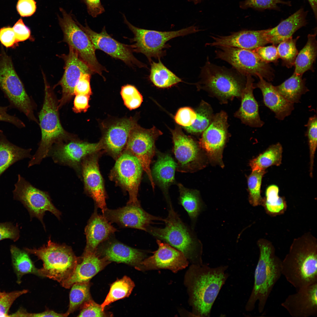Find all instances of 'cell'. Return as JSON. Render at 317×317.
Wrapping results in <instances>:
<instances>
[{
	"mask_svg": "<svg viewBox=\"0 0 317 317\" xmlns=\"http://www.w3.org/2000/svg\"><path fill=\"white\" fill-rule=\"evenodd\" d=\"M227 265L210 267L191 264L186 272L184 283L194 316L210 317L212 306L228 278Z\"/></svg>",
	"mask_w": 317,
	"mask_h": 317,
	"instance_id": "1",
	"label": "cell"
},
{
	"mask_svg": "<svg viewBox=\"0 0 317 317\" xmlns=\"http://www.w3.org/2000/svg\"><path fill=\"white\" fill-rule=\"evenodd\" d=\"M281 274L296 290L317 282V245L307 233L294 240L282 261Z\"/></svg>",
	"mask_w": 317,
	"mask_h": 317,
	"instance_id": "2",
	"label": "cell"
},
{
	"mask_svg": "<svg viewBox=\"0 0 317 317\" xmlns=\"http://www.w3.org/2000/svg\"><path fill=\"white\" fill-rule=\"evenodd\" d=\"M259 255L254 274L253 287L245 306V310L253 311L257 302L259 313L264 311L269 295L281 274V260L275 254L269 241L258 240Z\"/></svg>",
	"mask_w": 317,
	"mask_h": 317,
	"instance_id": "3",
	"label": "cell"
},
{
	"mask_svg": "<svg viewBox=\"0 0 317 317\" xmlns=\"http://www.w3.org/2000/svg\"><path fill=\"white\" fill-rule=\"evenodd\" d=\"M44 80V100L39 115L41 139L37 149L28 162V167L40 164L48 157L50 150L55 144L77 137L67 131L62 126L59 117L58 101L45 79Z\"/></svg>",
	"mask_w": 317,
	"mask_h": 317,
	"instance_id": "4",
	"label": "cell"
},
{
	"mask_svg": "<svg viewBox=\"0 0 317 317\" xmlns=\"http://www.w3.org/2000/svg\"><path fill=\"white\" fill-rule=\"evenodd\" d=\"M168 205V215L163 219L164 227L150 225L146 232L181 252L191 264H202L203 247L200 241L181 220L171 203Z\"/></svg>",
	"mask_w": 317,
	"mask_h": 317,
	"instance_id": "5",
	"label": "cell"
},
{
	"mask_svg": "<svg viewBox=\"0 0 317 317\" xmlns=\"http://www.w3.org/2000/svg\"><path fill=\"white\" fill-rule=\"evenodd\" d=\"M24 249L43 262L42 267L38 269V276L60 284L70 277L81 260V257L76 256L70 247L55 243L50 239L46 244L38 249Z\"/></svg>",
	"mask_w": 317,
	"mask_h": 317,
	"instance_id": "6",
	"label": "cell"
},
{
	"mask_svg": "<svg viewBox=\"0 0 317 317\" xmlns=\"http://www.w3.org/2000/svg\"><path fill=\"white\" fill-rule=\"evenodd\" d=\"M198 85L225 103L235 97H241L246 77L237 71L214 64L208 57L202 67Z\"/></svg>",
	"mask_w": 317,
	"mask_h": 317,
	"instance_id": "7",
	"label": "cell"
},
{
	"mask_svg": "<svg viewBox=\"0 0 317 317\" xmlns=\"http://www.w3.org/2000/svg\"><path fill=\"white\" fill-rule=\"evenodd\" d=\"M124 22L134 34L130 45L133 52L141 53L147 57L150 63L152 58L160 59L166 54V48L169 47L166 43L174 38L184 36L199 31L196 26H191L176 31H162L147 30L135 27L127 19L124 15Z\"/></svg>",
	"mask_w": 317,
	"mask_h": 317,
	"instance_id": "8",
	"label": "cell"
},
{
	"mask_svg": "<svg viewBox=\"0 0 317 317\" xmlns=\"http://www.w3.org/2000/svg\"><path fill=\"white\" fill-rule=\"evenodd\" d=\"M0 88L9 102L10 107L39 124L34 114L33 101L16 73L11 58L4 52L0 55Z\"/></svg>",
	"mask_w": 317,
	"mask_h": 317,
	"instance_id": "9",
	"label": "cell"
},
{
	"mask_svg": "<svg viewBox=\"0 0 317 317\" xmlns=\"http://www.w3.org/2000/svg\"><path fill=\"white\" fill-rule=\"evenodd\" d=\"M60 10L62 16H59L58 19L63 32L64 41L69 47L77 52L79 57L92 73H97L104 77L102 72L108 71L98 62L95 55L96 49L88 36L70 14L61 8Z\"/></svg>",
	"mask_w": 317,
	"mask_h": 317,
	"instance_id": "10",
	"label": "cell"
},
{
	"mask_svg": "<svg viewBox=\"0 0 317 317\" xmlns=\"http://www.w3.org/2000/svg\"><path fill=\"white\" fill-rule=\"evenodd\" d=\"M218 48L215 51L216 58L229 63L241 75L245 77L250 75L272 80V68L253 50L226 46Z\"/></svg>",
	"mask_w": 317,
	"mask_h": 317,
	"instance_id": "11",
	"label": "cell"
},
{
	"mask_svg": "<svg viewBox=\"0 0 317 317\" xmlns=\"http://www.w3.org/2000/svg\"><path fill=\"white\" fill-rule=\"evenodd\" d=\"M102 149L101 141L97 143H90L77 137L54 144L48 157H51L56 163L72 168L81 178V163L83 159Z\"/></svg>",
	"mask_w": 317,
	"mask_h": 317,
	"instance_id": "12",
	"label": "cell"
},
{
	"mask_svg": "<svg viewBox=\"0 0 317 317\" xmlns=\"http://www.w3.org/2000/svg\"><path fill=\"white\" fill-rule=\"evenodd\" d=\"M162 134V132L155 127L145 129L136 124L130 132L124 149L139 160L148 177L153 190L155 184L150 164L155 154L156 141Z\"/></svg>",
	"mask_w": 317,
	"mask_h": 317,
	"instance_id": "13",
	"label": "cell"
},
{
	"mask_svg": "<svg viewBox=\"0 0 317 317\" xmlns=\"http://www.w3.org/2000/svg\"><path fill=\"white\" fill-rule=\"evenodd\" d=\"M13 192L14 199L20 201L31 216L38 219L44 227L43 218L46 211L50 212L60 219L61 213L52 203L48 193L34 187L19 174Z\"/></svg>",
	"mask_w": 317,
	"mask_h": 317,
	"instance_id": "14",
	"label": "cell"
},
{
	"mask_svg": "<svg viewBox=\"0 0 317 317\" xmlns=\"http://www.w3.org/2000/svg\"><path fill=\"white\" fill-rule=\"evenodd\" d=\"M142 170L138 159L127 151H124L117 158L110 177L128 193L129 199L127 203H140L137 195Z\"/></svg>",
	"mask_w": 317,
	"mask_h": 317,
	"instance_id": "15",
	"label": "cell"
},
{
	"mask_svg": "<svg viewBox=\"0 0 317 317\" xmlns=\"http://www.w3.org/2000/svg\"><path fill=\"white\" fill-rule=\"evenodd\" d=\"M76 22L88 36L96 49L100 50L131 67H147L146 65L134 57L130 45L124 44L113 38L107 33L105 27L100 32L98 33L92 30L86 24L84 26Z\"/></svg>",
	"mask_w": 317,
	"mask_h": 317,
	"instance_id": "16",
	"label": "cell"
},
{
	"mask_svg": "<svg viewBox=\"0 0 317 317\" xmlns=\"http://www.w3.org/2000/svg\"><path fill=\"white\" fill-rule=\"evenodd\" d=\"M102 213L111 223H115L122 227L146 232L148 227L155 221H163L161 217L152 215L145 211L140 203H127L125 206L115 209L107 208Z\"/></svg>",
	"mask_w": 317,
	"mask_h": 317,
	"instance_id": "17",
	"label": "cell"
},
{
	"mask_svg": "<svg viewBox=\"0 0 317 317\" xmlns=\"http://www.w3.org/2000/svg\"><path fill=\"white\" fill-rule=\"evenodd\" d=\"M156 242L158 249L152 255L144 259L136 269L144 271L165 269L176 273L188 266L189 262L181 252L160 240L157 239Z\"/></svg>",
	"mask_w": 317,
	"mask_h": 317,
	"instance_id": "18",
	"label": "cell"
},
{
	"mask_svg": "<svg viewBox=\"0 0 317 317\" xmlns=\"http://www.w3.org/2000/svg\"><path fill=\"white\" fill-rule=\"evenodd\" d=\"M173 144V152L177 161V171L181 172H193L200 166L199 146L194 140L176 127L171 130Z\"/></svg>",
	"mask_w": 317,
	"mask_h": 317,
	"instance_id": "19",
	"label": "cell"
},
{
	"mask_svg": "<svg viewBox=\"0 0 317 317\" xmlns=\"http://www.w3.org/2000/svg\"><path fill=\"white\" fill-rule=\"evenodd\" d=\"M227 117L223 111L214 115L211 123L203 132L199 143L212 160L220 163L227 137Z\"/></svg>",
	"mask_w": 317,
	"mask_h": 317,
	"instance_id": "20",
	"label": "cell"
},
{
	"mask_svg": "<svg viewBox=\"0 0 317 317\" xmlns=\"http://www.w3.org/2000/svg\"><path fill=\"white\" fill-rule=\"evenodd\" d=\"M97 153L85 157L81 163V178L85 192L92 198L97 208L102 212L107 208L106 196L98 164Z\"/></svg>",
	"mask_w": 317,
	"mask_h": 317,
	"instance_id": "21",
	"label": "cell"
},
{
	"mask_svg": "<svg viewBox=\"0 0 317 317\" xmlns=\"http://www.w3.org/2000/svg\"><path fill=\"white\" fill-rule=\"evenodd\" d=\"M68 54L64 56L65 70L58 85L62 87L61 98L58 101V107L60 108L69 102L75 95L74 89L81 75L84 73H92L88 66L80 59L77 52L69 47Z\"/></svg>",
	"mask_w": 317,
	"mask_h": 317,
	"instance_id": "22",
	"label": "cell"
},
{
	"mask_svg": "<svg viewBox=\"0 0 317 317\" xmlns=\"http://www.w3.org/2000/svg\"><path fill=\"white\" fill-rule=\"evenodd\" d=\"M108 261L124 263L138 267L146 258L145 251L130 247L111 236L100 244L95 251Z\"/></svg>",
	"mask_w": 317,
	"mask_h": 317,
	"instance_id": "23",
	"label": "cell"
},
{
	"mask_svg": "<svg viewBox=\"0 0 317 317\" xmlns=\"http://www.w3.org/2000/svg\"><path fill=\"white\" fill-rule=\"evenodd\" d=\"M291 316L316 317L317 316V282L297 290L281 303Z\"/></svg>",
	"mask_w": 317,
	"mask_h": 317,
	"instance_id": "24",
	"label": "cell"
},
{
	"mask_svg": "<svg viewBox=\"0 0 317 317\" xmlns=\"http://www.w3.org/2000/svg\"><path fill=\"white\" fill-rule=\"evenodd\" d=\"M137 124L132 118H124L110 125L101 140L103 149L117 158L123 152L130 132Z\"/></svg>",
	"mask_w": 317,
	"mask_h": 317,
	"instance_id": "25",
	"label": "cell"
},
{
	"mask_svg": "<svg viewBox=\"0 0 317 317\" xmlns=\"http://www.w3.org/2000/svg\"><path fill=\"white\" fill-rule=\"evenodd\" d=\"M265 30H243L227 36H211L213 41L206 45L210 47L226 46L254 50L269 43L264 34Z\"/></svg>",
	"mask_w": 317,
	"mask_h": 317,
	"instance_id": "26",
	"label": "cell"
},
{
	"mask_svg": "<svg viewBox=\"0 0 317 317\" xmlns=\"http://www.w3.org/2000/svg\"><path fill=\"white\" fill-rule=\"evenodd\" d=\"M110 262L95 251L84 250L81 260L72 274L60 284L63 287L69 289L75 283L89 282Z\"/></svg>",
	"mask_w": 317,
	"mask_h": 317,
	"instance_id": "27",
	"label": "cell"
},
{
	"mask_svg": "<svg viewBox=\"0 0 317 317\" xmlns=\"http://www.w3.org/2000/svg\"><path fill=\"white\" fill-rule=\"evenodd\" d=\"M246 79L241 96V105L235 115L246 125L252 127H261L264 122L260 119L258 104L253 94L255 88L253 83L254 80L250 75L246 76Z\"/></svg>",
	"mask_w": 317,
	"mask_h": 317,
	"instance_id": "28",
	"label": "cell"
},
{
	"mask_svg": "<svg viewBox=\"0 0 317 317\" xmlns=\"http://www.w3.org/2000/svg\"><path fill=\"white\" fill-rule=\"evenodd\" d=\"M117 231L103 215L98 213L95 208L85 228L86 245L84 250L95 251L100 244Z\"/></svg>",
	"mask_w": 317,
	"mask_h": 317,
	"instance_id": "29",
	"label": "cell"
},
{
	"mask_svg": "<svg viewBox=\"0 0 317 317\" xmlns=\"http://www.w3.org/2000/svg\"><path fill=\"white\" fill-rule=\"evenodd\" d=\"M307 12L301 8L276 27L265 30L269 43L276 45L291 37L296 31L306 24Z\"/></svg>",
	"mask_w": 317,
	"mask_h": 317,
	"instance_id": "30",
	"label": "cell"
},
{
	"mask_svg": "<svg viewBox=\"0 0 317 317\" xmlns=\"http://www.w3.org/2000/svg\"><path fill=\"white\" fill-rule=\"evenodd\" d=\"M259 78V81L254 86L261 90L265 105L275 114L276 118L283 120L294 110V104L283 97L271 83L262 77Z\"/></svg>",
	"mask_w": 317,
	"mask_h": 317,
	"instance_id": "31",
	"label": "cell"
},
{
	"mask_svg": "<svg viewBox=\"0 0 317 317\" xmlns=\"http://www.w3.org/2000/svg\"><path fill=\"white\" fill-rule=\"evenodd\" d=\"M157 159L152 167L151 175L154 182L162 190L168 204L171 203L169 197V187L175 183L176 163L169 154L157 152Z\"/></svg>",
	"mask_w": 317,
	"mask_h": 317,
	"instance_id": "32",
	"label": "cell"
},
{
	"mask_svg": "<svg viewBox=\"0 0 317 317\" xmlns=\"http://www.w3.org/2000/svg\"><path fill=\"white\" fill-rule=\"evenodd\" d=\"M31 149L20 147L10 142L0 130V176L10 166L25 158H31Z\"/></svg>",
	"mask_w": 317,
	"mask_h": 317,
	"instance_id": "33",
	"label": "cell"
},
{
	"mask_svg": "<svg viewBox=\"0 0 317 317\" xmlns=\"http://www.w3.org/2000/svg\"><path fill=\"white\" fill-rule=\"evenodd\" d=\"M12 265L16 278V282L20 284L22 278L25 275L32 274L38 276V269L36 268L28 253L15 245L10 246Z\"/></svg>",
	"mask_w": 317,
	"mask_h": 317,
	"instance_id": "34",
	"label": "cell"
},
{
	"mask_svg": "<svg viewBox=\"0 0 317 317\" xmlns=\"http://www.w3.org/2000/svg\"><path fill=\"white\" fill-rule=\"evenodd\" d=\"M302 76L294 72L281 84L275 86L277 91L289 102L293 104L300 102L301 96L309 91Z\"/></svg>",
	"mask_w": 317,
	"mask_h": 317,
	"instance_id": "35",
	"label": "cell"
},
{
	"mask_svg": "<svg viewBox=\"0 0 317 317\" xmlns=\"http://www.w3.org/2000/svg\"><path fill=\"white\" fill-rule=\"evenodd\" d=\"M316 32L308 36V40L303 48L298 53L294 65V72L302 76L306 71L312 68L317 55Z\"/></svg>",
	"mask_w": 317,
	"mask_h": 317,
	"instance_id": "36",
	"label": "cell"
},
{
	"mask_svg": "<svg viewBox=\"0 0 317 317\" xmlns=\"http://www.w3.org/2000/svg\"><path fill=\"white\" fill-rule=\"evenodd\" d=\"M158 62L150 63L151 68L149 76L151 82L160 88L171 87L182 81V80L168 68L158 59Z\"/></svg>",
	"mask_w": 317,
	"mask_h": 317,
	"instance_id": "37",
	"label": "cell"
},
{
	"mask_svg": "<svg viewBox=\"0 0 317 317\" xmlns=\"http://www.w3.org/2000/svg\"><path fill=\"white\" fill-rule=\"evenodd\" d=\"M177 185L180 193L179 203L187 212L191 220L195 222L204 207L199 193L196 190L185 187L181 183H178Z\"/></svg>",
	"mask_w": 317,
	"mask_h": 317,
	"instance_id": "38",
	"label": "cell"
},
{
	"mask_svg": "<svg viewBox=\"0 0 317 317\" xmlns=\"http://www.w3.org/2000/svg\"><path fill=\"white\" fill-rule=\"evenodd\" d=\"M282 151V146L279 143L270 146L250 161L249 165L252 171L265 170L272 166H279L281 163Z\"/></svg>",
	"mask_w": 317,
	"mask_h": 317,
	"instance_id": "39",
	"label": "cell"
},
{
	"mask_svg": "<svg viewBox=\"0 0 317 317\" xmlns=\"http://www.w3.org/2000/svg\"><path fill=\"white\" fill-rule=\"evenodd\" d=\"M279 188L275 185L269 186L265 192L262 205L266 213L271 216H276L284 213L287 205L284 197L279 195Z\"/></svg>",
	"mask_w": 317,
	"mask_h": 317,
	"instance_id": "40",
	"label": "cell"
},
{
	"mask_svg": "<svg viewBox=\"0 0 317 317\" xmlns=\"http://www.w3.org/2000/svg\"><path fill=\"white\" fill-rule=\"evenodd\" d=\"M134 286V282L127 276L117 280L111 285L109 292L101 305L102 309L104 310L105 306L114 301L128 297Z\"/></svg>",
	"mask_w": 317,
	"mask_h": 317,
	"instance_id": "41",
	"label": "cell"
},
{
	"mask_svg": "<svg viewBox=\"0 0 317 317\" xmlns=\"http://www.w3.org/2000/svg\"><path fill=\"white\" fill-rule=\"evenodd\" d=\"M90 286L89 281L75 283L71 286L69 294V304L66 312L68 316L80 309L85 302L91 299Z\"/></svg>",
	"mask_w": 317,
	"mask_h": 317,
	"instance_id": "42",
	"label": "cell"
},
{
	"mask_svg": "<svg viewBox=\"0 0 317 317\" xmlns=\"http://www.w3.org/2000/svg\"><path fill=\"white\" fill-rule=\"evenodd\" d=\"M196 113V118L194 123L189 126L184 127L190 133L203 132L210 125L214 116L211 107L204 101H202Z\"/></svg>",
	"mask_w": 317,
	"mask_h": 317,
	"instance_id": "43",
	"label": "cell"
},
{
	"mask_svg": "<svg viewBox=\"0 0 317 317\" xmlns=\"http://www.w3.org/2000/svg\"><path fill=\"white\" fill-rule=\"evenodd\" d=\"M266 173L264 170L252 171L248 178L249 202L254 207L262 205L263 198L261 195V186L262 178Z\"/></svg>",
	"mask_w": 317,
	"mask_h": 317,
	"instance_id": "44",
	"label": "cell"
},
{
	"mask_svg": "<svg viewBox=\"0 0 317 317\" xmlns=\"http://www.w3.org/2000/svg\"><path fill=\"white\" fill-rule=\"evenodd\" d=\"M297 38L293 39L291 37L279 43L277 48L279 58L288 68L294 65L298 53L296 45Z\"/></svg>",
	"mask_w": 317,
	"mask_h": 317,
	"instance_id": "45",
	"label": "cell"
},
{
	"mask_svg": "<svg viewBox=\"0 0 317 317\" xmlns=\"http://www.w3.org/2000/svg\"><path fill=\"white\" fill-rule=\"evenodd\" d=\"M317 117L316 115L309 117L306 125L310 153V175L313 176L314 160L317 147Z\"/></svg>",
	"mask_w": 317,
	"mask_h": 317,
	"instance_id": "46",
	"label": "cell"
},
{
	"mask_svg": "<svg viewBox=\"0 0 317 317\" xmlns=\"http://www.w3.org/2000/svg\"><path fill=\"white\" fill-rule=\"evenodd\" d=\"M279 4L291 6V2L281 0H245L240 3V7L243 9L251 8L258 10L266 9L279 10Z\"/></svg>",
	"mask_w": 317,
	"mask_h": 317,
	"instance_id": "47",
	"label": "cell"
},
{
	"mask_svg": "<svg viewBox=\"0 0 317 317\" xmlns=\"http://www.w3.org/2000/svg\"><path fill=\"white\" fill-rule=\"evenodd\" d=\"M121 94L125 105L130 110L139 107L143 102L141 95L133 85H127L122 87Z\"/></svg>",
	"mask_w": 317,
	"mask_h": 317,
	"instance_id": "48",
	"label": "cell"
},
{
	"mask_svg": "<svg viewBox=\"0 0 317 317\" xmlns=\"http://www.w3.org/2000/svg\"><path fill=\"white\" fill-rule=\"evenodd\" d=\"M28 292V290L26 289L9 292L0 290V317H9L10 309L14 302Z\"/></svg>",
	"mask_w": 317,
	"mask_h": 317,
	"instance_id": "49",
	"label": "cell"
},
{
	"mask_svg": "<svg viewBox=\"0 0 317 317\" xmlns=\"http://www.w3.org/2000/svg\"><path fill=\"white\" fill-rule=\"evenodd\" d=\"M78 317H104L106 316L101 306L92 299L85 302L80 308Z\"/></svg>",
	"mask_w": 317,
	"mask_h": 317,
	"instance_id": "50",
	"label": "cell"
},
{
	"mask_svg": "<svg viewBox=\"0 0 317 317\" xmlns=\"http://www.w3.org/2000/svg\"><path fill=\"white\" fill-rule=\"evenodd\" d=\"M196 114L193 109L188 107L179 109L177 112L174 119L176 123L184 127L189 126L194 122Z\"/></svg>",
	"mask_w": 317,
	"mask_h": 317,
	"instance_id": "51",
	"label": "cell"
},
{
	"mask_svg": "<svg viewBox=\"0 0 317 317\" xmlns=\"http://www.w3.org/2000/svg\"><path fill=\"white\" fill-rule=\"evenodd\" d=\"M253 50L262 61L267 63L275 62L279 58L277 48L274 45L261 46Z\"/></svg>",
	"mask_w": 317,
	"mask_h": 317,
	"instance_id": "52",
	"label": "cell"
},
{
	"mask_svg": "<svg viewBox=\"0 0 317 317\" xmlns=\"http://www.w3.org/2000/svg\"><path fill=\"white\" fill-rule=\"evenodd\" d=\"M19 230L17 226L10 222L0 223V241L6 239L14 242L19 237Z\"/></svg>",
	"mask_w": 317,
	"mask_h": 317,
	"instance_id": "53",
	"label": "cell"
},
{
	"mask_svg": "<svg viewBox=\"0 0 317 317\" xmlns=\"http://www.w3.org/2000/svg\"><path fill=\"white\" fill-rule=\"evenodd\" d=\"M91 73L82 74L77 82L74 89L75 95H83L90 96L92 92L90 85Z\"/></svg>",
	"mask_w": 317,
	"mask_h": 317,
	"instance_id": "54",
	"label": "cell"
},
{
	"mask_svg": "<svg viewBox=\"0 0 317 317\" xmlns=\"http://www.w3.org/2000/svg\"><path fill=\"white\" fill-rule=\"evenodd\" d=\"M36 9V2L34 0H18L16 5L18 13L23 17L32 16Z\"/></svg>",
	"mask_w": 317,
	"mask_h": 317,
	"instance_id": "55",
	"label": "cell"
},
{
	"mask_svg": "<svg viewBox=\"0 0 317 317\" xmlns=\"http://www.w3.org/2000/svg\"><path fill=\"white\" fill-rule=\"evenodd\" d=\"M0 41L6 48L13 47L18 42L13 28L8 26L0 29Z\"/></svg>",
	"mask_w": 317,
	"mask_h": 317,
	"instance_id": "56",
	"label": "cell"
},
{
	"mask_svg": "<svg viewBox=\"0 0 317 317\" xmlns=\"http://www.w3.org/2000/svg\"><path fill=\"white\" fill-rule=\"evenodd\" d=\"M12 28L18 42L24 41L30 37V30L25 24L21 18L18 20Z\"/></svg>",
	"mask_w": 317,
	"mask_h": 317,
	"instance_id": "57",
	"label": "cell"
},
{
	"mask_svg": "<svg viewBox=\"0 0 317 317\" xmlns=\"http://www.w3.org/2000/svg\"><path fill=\"white\" fill-rule=\"evenodd\" d=\"M8 106H0V121L9 123L18 128L25 127V124L18 117L8 113Z\"/></svg>",
	"mask_w": 317,
	"mask_h": 317,
	"instance_id": "58",
	"label": "cell"
},
{
	"mask_svg": "<svg viewBox=\"0 0 317 317\" xmlns=\"http://www.w3.org/2000/svg\"><path fill=\"white\" fill-rule=\"evenodd\" d=\"M75 95L72 107L73 111L75 113L86 112L90 107L89 101L90 96L83 95Z\"/></svg>",
	"mask_w": 317,
	"mask_h": 317,
	"instance_id": "59",
	"label": "cell"
},
{
	"mask_svg": "<svg viewBox=\"0 0 317 317\" xmlns=\"http://www.w3.org/2000/svg\"><path fill=\"white\" fill-rule=\"evenodd\" d=\"M86 4L89 14L93 17H95L103 13L104 11L100 0H84Z\"/></svg>",
	"mask_w": 317,
	"mask_h": 317,
	"instance_id": "60",
	"label": "cell"
},
{
	"mask_svg": "<svg viewBox=\"0 0 317 317\" xmlns=\"http://www.w3.org/2000/svg\"><path fill=\"white\" fill-rule=\"evenodd\" d=\"M67 314L58 313L52 310H46L45 311L39 313H30L27 312L26 317H67Z\"/></svg>",
	"mask_w": 317,
	"mask_h": 317,
	"instance_id": "61",
	"label": "cell"
},
{
	"mask_svg": "<svg viewBox=\"0 0 317 317\" xmlns=\"http://www.w3.org/2000/svg\"><path fill=\"white\" fill-rule=\"evenodd\" d=\"M313 10L316 19H317V0H308Z\"/></svg>",
	"mask_w": 317,
	"mask_h": 317,
	"instance_id": "62",
	"label": "cell"
},
{
	"mask_svg": "<svg viewBox=\"0 0 317 317\" xmlns=\"http://www.w3.org/2000/svg\"><path fill=\"white\" fill-rule=\"evenodd\" d=\"M188 1L192 2L195 4H197L200 2L202 0H188Z\"/></svg>",
	"mask_w": 317,
	"mask_h": 317,
	"instance_id": "63",
	"label": "cell"
}]
</instances>
